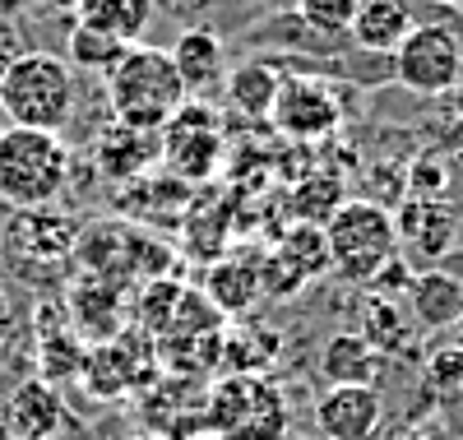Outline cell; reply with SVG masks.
<instances>
[{"instance_id":"cell-32","label":"cell","mask_w":463,"mask_h":440,"mask_svg":"<svg viewBox=\"0 0 463 440\" xmlns=\"http://www.w3.org/2000/svg\"><path fill=\"white\" fill-rule=\"evenodd\" d=\"M421 371H427V385L440 389V394L463 389V339L458 343H436L427 352V362H421Z\"/></svg>"},{"instance_id":"cell-34","label":"cell","mask_w":463,"mask_h":440,"mask_svg":"<svg viewBox=\"0 0 463 440\" xmlns=\"http://www.w3.org/2000/svg\"><path fill=\"white\" fill-rule=\"evenodd\" d=\"M218 5V0H163V10L172 14V19H181V24H190V28H195L209 10Z\"/></svg>"},{"instance_id":"cell-19","label":"cell","mask_w":463,"mask_h":440,"mask_svg":"<svg viewBox=\"0 0 463 440\" xmlns=\"http://www.w3.org/2000/svg\"><path fill=\"white\" fill-rule=\"evenodd\" d=\"M279 89H283V74L269 61H241L222 79V93H227L232 111H241L246 121H269V111L279 102Z\"/></svg>"},{"instance_id":"cell-33","label":"cell","mask_w":463,"mask_h":440,"mask_svg":"<svg viewBox=\"0 0 463 440\" xmlns=\"http://www.w3.org/2000/svg\"><path fill=\"white\" fill-rule=\"evenodd\" d=\"M24 56V37H19V24L10 14H0V79H5V70Z\"/></svg>"},{"instance_id":"cell-41","label":"cell","mask_w":463,"mask_h":440,"mask_svg":"<svg viewBox=\"0 0 463 440\" xmlns=\"http://www.w3.org/2000/svg\"><path fill=\"white\" fill-rule=\"evenodd\" d=\"M190 440H222V435H209V431H200V435H190Z\"/></svg>"},{"instance_id":"cell-8","label":"cell","mask_w":463,"mask_h":440,"mask_svg":"<svg viewBox=\"0 0 463 440\" xmlns=\"http://www.w3.org/2000/svg\"><path fill=\"white\" fill-rule=\"evenodd\" d=\"M158 357L148 334H139L135 325H126L116 339L84 348V362H80V380L93 398H121L130 389H139L148 380V362Z\"/></svg>"},{"instance_id":"cell-44","label":"cell","mask_w":463,"mask_h":440,"mask_svg":"<svg viewBox=\"0 0 463 440\" xmlns=\"http://www.w3.org/2000/svg\"><path fill=\"white\" fill-rule=\"evenodd\" d=\"M0 440H14V435H5V431H0Z\"/></svg>"},{"instance_id":"cell-42","label":"cell","mask_w":463,"mask_h":440,"mask_svg":"<svg viewBox=\"0 0 463 440\" xmlns=\"http://www.w3.org/2000/svg\"><path fill=\"white\" fill-rule=\"evenodd\" d=\"M454 330H458V339H463V315H458V325H454Z\"/></svg>"},{"instance_id":"cell-38","label":"cell","mask_w":463,"mask_h":440,"mask_svg":"<svg viewBox=\"0 0 463 440\" xmlns=\"http://www.w3.org/2000/svg\"><path fill=\"white\" fill-rule=\"evenodd\" d=\"M43 5H52V10H61V14H74V10H80V0H43Z\"/></svg>"},{"instance_id":"cell-14","label":"cell","mask_w":463,"mask_h":440,"mask_svg":"<svg viewBox=\"0 0 463 440\" xmlns=\"http://www.w3.org/2000/svg\"><path fill=\"white\" fill-rule=\"evenodd\" d=\"M260 255H264V251L250 255V246L222 251L218 260H209L200 292H204L222 315H246V311L260 301V292H264V288H260Z\"/></svg>"},{"instance_id":"cell-25","label":"cell","mask_w":463,"mask_h":440,"mask_svg":"<svg viewBox=\"0 0 463 440\" xmlns=\"http://www.w3.org/2000/svg\"><path fill=\"white\" fill-rule=\"evenodd\" d=\"M347 199V190H343V177L338 172H306L297 186H292V195H288V205H292V214H297V223H329V214Z\"/></svg>"},{"instance_id":"cell-7","label":"cell","mask_w":463,"mask_h":440,"mask_svg":"<svg viewBox=\"0 0 463 440\" xmlns=\"http://www.w3.org/2000/svg\"><path fill=\"white\" fill-rule=\"evenodd\" d=\"M463 74V47L440 24H412L408 37L394 47V79L421 98H440Z\"/></svg>"},{"instance_id":"cell-39","label":"cell","mask_w":463,"mask_h":440,"mask_svg":"<svg viewBox=\"0 0 463 440\" xmlns=\"http://www.w3.org/2000/svg\"><path fill=\"white\" fill-rule=\"evenodd\" d=\"M394 440H431V435H427V431H399Z\"/></svg>"},{"instance_id":"cell-1","label":"cell","mask_w":463,"mask_h":440,"mask_svg":"<svg viewBox=\"0 0 463 440\" xmlns=\"http://www.w3.org/2000/svg\"><path fill=\"white\" fill-rule=\"evenodd\" d=\"M74 153L52 130L5 126L0 130V205L10 209H52L70 190Z\"/></svg>"},{"instance_id":"cell-3","label":"cell","mask_w":463,"mask_h":440,"mask_svg":"<svg viewBox=\"0 0 463 440\" xmlns=\"http://www.w3.org/2000/svg\"><path fill=\"white\" fill-rule=\"evenodd\" d=\"M74 107H80V84L70 61L56 52H24L0 79V111L10 126L61 135L74 121Z\"/></svg>"},{"instance_id":"cell-9","label":"cell","mask_w":463,"mask_h":440,"mask_svg":"<svg viewBox=\"0 0 463 440\" xmlns=\"http://www.w3.org/2000/svg\"><path fill=\"white\" fill-rule=\"evenodd\" d=\"M269 121L279 126V135H288L297 144H316V139L338 130L343 102H338V93L325 84L320 74H297V79H283Z\"/></svg>"},{"instance_id":"cell-13","label":"cell","mask_w":463,"mask_h":440,"mask_svg":"<svg viewBox=\"0 0 463 440\" xmlns=\"http://www.w3.org/2000/svg\"><path fill=\"white\" fill-rule=\"evenodd\" d=\"M384 422L375 385H329L316 398V426L325 440H371Z\"/></svg>"},{"instance_id":"cell-5","label":"cell","mask_w":463,"mask_h":440,"mask_svg":"<svg viewBox=\"0 0 463 440\" xmlns=\"http://www.w3.org/2000/svg\"><path fill=\"white\" fill-rule=\"evenodd\" d=\"M329 242V273L343 283H371V278L399 255L394 214L371 205V199H343L325 223Z\"/></svg>"},{"instance_id":"cell-28","label":"cell","mask_w":463,"mask_h":440,"mask_svg":"<svg viewBox=\"0 0 463 440\" xmlns=\"http://www.w3.org/2000/svg\"><path fill=\"white\" fill-rule=\"evenodd\" d=\"M121 56H126V43L107 37L102 28H89V24H80V19H70V33H65V61H70V70L80 65V70L107 74Z\"/></svg>"},{"instance_id":"cell-4","label":"cell","mask_w":463,"mask_h":440,"mask_svg":"<svg viewBox=\"0 0 463 440\" xmlns=\"http://www.w3.org/2000/svg\"><path fill=\"white\" fill-rule=\"evenodd\" d=\"M204 431L222 440H288L292 413L274 380L222 376L204 398Z\"/></svg>"},{"instance_id":"cell-40","label":"cell","mask_w":463,"mask_h":440,"mask_svg":"<svg viewBox=\"0 0 463 440\" xmlns=\"http://www.w3.org/2000/svg\"><path fill=\"white\" fill-rule=\"evenodd\" d=\"M14 5H19V0H0V14H10Z\"/></svg>"},{"instance_id":"cell-26","label":"cell","mask_w":463,"mask_h":440,"mask_svg":"<svg viewBox=\"0 0 463 440\" xmlns=\"http://www.w3.org/2000/svg\"><path fill=\"white\" fill-rule=\"evenodd\" d=\"M181 278H148V283H139L130 311H135V330L148 334V339H158L167 325H172V315H176V301H181Z\"/></svg>"},{"instance_id":"cell-24","label":"cell","mask_w":463,"mask_h":440,"mask_svg":"<svg viewBox=\"0 0 463 440\" xmlns=\"http://www.w3.org/2000/svg\"><path fill=\"white\" fill-rule=\"evenodd\" d=\"M362 339L380 352V357H394L412 343V325H408V315L394 297H384V292H371L366 306H362Z\"/></svg>"},{"instance_id":"cell-17","label":"cell","mask_w":463,"mask_h":440,"mask_svg":"<svg viewBox=\"0 0 463 440\" xmlns=\"http://www.w3.org/2000/svg\"><path fill=\"white\" fill-rule=\"evenodd\" d=\"M93 158H98V172H102L107 181L130 186V181H135V177H144L148 167H158V135L111 121V126L98 135Z\"/></svg>"},{"instance_id":"cell-29","label":"cell","mask_w":463,"mask_h":440,"mask_svg":"<svg viewBox=\"0 0 463 440\" xmlns=\"http://www.w3.org/2000/svg\"><path fill=\"white\" fill-rule=\"evenodd\" d=\"M222 362L232 367L227 376H260L264 367L279 362V334L264 325L255 334H232L222 339Z\"/></svg>"},{"instance_id":"cell-12","label":"cell","mask_w":463,"mask_h":440,"mask_svg":"<svg viewBox=\"0 0 463 440\" xmlns=\"http://www.w3.org/2000/svg\"><path fill=\"white\" fill-rule=\"evenodd\" d=\"M454 232L458 209H449L445 199H403L394 209V236L403 260H445L454 251Z\"/></svg>"},{"instance_id":"cell-37","label":"cell","mask_w":463,"mask_h":440,"mask_svg":"<svg viewBox=\"0 0 463 440\" xmlns=\"http://www.w3.org/2000/svg\"><path fill=\"white\" fill-rule=\"evenodd\" d=\"M445 148H449L454 158H463V121H458V126H449V139H445Z\"/></svg>"},{"instance_id":"cell-10","label":"cell","mask_w":463,"mask_h":440,"mask_svg":"<svg viewBox=\"0 0 463 440\" xmlns=\"http://www.w3.org/2000/svg\"><path fill=\"white\" fill-rule=\"evenodd\" d=\"M126 315H130V288L111 283V278L98 273H80L74 288L65 292V320L80 343H107L126 330Z\"/></svg>"},{"instance_id":"cell-6","label":"cell","mask_w":463,"mask_h":440,"mask_svg":"<svg viewBox=\"0 0 463 440\" xmlns=\"http://www.w3.org/2000/svg\"><path fill=\"white\" fill-rule=\"evenodd\" d=\"M158 163L176 181H209L222 163V121L200 98H185L158 130Z\"/></svg>"},{"instance_id":"cell-20","label":"cell","mask_w":463,"mask_h":440,"mask_svg":"<svg viewBox=\"0 0 463 440\" xmlns=\"http://www.w3.org/2000/svg\"><path fill=\"white\" fill-rule=\"evenodd\" d=\"M153 10H158V0H80V10H74L70 19H80L89 28H102L107 37H116V43H144V33L153 24Z\"/></svg>"},{"instance_id":"cell-36","label":"cell","mask_w":463,"mask_h":440,"mask_svg":"<svg viewBox=\"0 0 463 440\" xmlns=\"http://www.w3.org/2000/svg\"><path fill=\"white\" fill-rule=\"evenodd\" d=\"M14 334V311H10V297L5 288H0V348H5V339Z\"/></svg>"},{"instance_id":"cell-31","label":"cell","mask_w":463,"mask_h":440,"mask_svg":"<svg viewBox=\"0 0 463 440\" xmlns=\"http://www.w3.org/2000/svg\"><path fill=\"white\" fill-rule=\"evenodd\" d=\"M357 14V0H297V19L316 33H347Z\"/></svg>"},{"instance_id":"cell-35","label":"cell","mask_w":463,"mask_h":440,"mask_svg":"<svg viewBox=\"0 0 463 440\" xmlns=\"http://www.w3.org/2000/svg\"><path fill=\"white\" fill-rule=\"evenodd\" d=\"M445 422H449V431H458V435H463V389L445 394Z\"/></svg>"},{"instance_id":"cell-22","label":"cell","mask_w":463,"mask_h":440,"mask_svg":"<svg viewBox=\"0 0 463 440\" xmlns=\"http://www.w3.org/2000/svg\"><path fill=\"white\" fill-rule=\"evenodd\" d=\"M380 367H384V357L353 330L334 334L325 343V352H320V376L329 385H375Z\"/></svg>"},{"instance_id":"cell-16","label":"cell","mask_w":463,"mask_h":440,"mask_svg":"<svg viewBox=\"0 0 463 440\" xmlns=\"http://www.w3.org/2000/svg\"><path fill=\"white\" fill-rule=\"evenodd\" d=\"M65 426V404L56 385L47 380H24L5 398V435L14 440H56Z\"/></svg>"},{"instance_id":"cell-21","label":"cell","mask_w":463,"mask_h":440,"mask_svg":"<svg viewBox=\"0 0 463 440\" xmlns=\"http://www.w3.org/2000/svg\"><path fill=\"white\" fill-rule=\"evenodd\" d=\"M412 28V10L408 0H357L353 14V43L366 52H394Z\"/></svg>"},{"instance_id":"cell-18","label":"cell","mask_w":463,"mask_h":440,"mask_svg":"<svg viewBox=\"0 0 463 440\" xmlns=\"http://www.w3.org/2000/svg\"><path fill=\"white\" fill-rule=\"evenodd\" d=\"M408 311L417 320V330H427V334L454 330L458 315H463V278L449 273V269H421V273H412Z\"/></svg>"},{"instance_id":"cell-23","label":"cell","mask_w":463,"mask_h":440,"mask_svg":"<svg viewBox=\"0 0 463 440\" xmlns=\"http://www.w3.org/2000/svg\"><path fill=\"white\" fill-rule=\"evenodd\" d=\"M43 325H37V362H43V376L37 380H65V376H80V362H84V343L74 339L70 320L52 315V306L37 311Z\"/></svg>"},{"instance_id":"cell-27","label":"cell","mask_w":463,"mask_h":440,"mask_svg":"<svg viewBox=\"0 0 463 440\" xmlns=\"http://www.w3.org/2000/svg\"><path fill=\"white\" fill-rule=\"evenodd\" d=\"M279 255L306 278V283H316V278L329 273V242H325V227L320 223H292L279 242Z\"/></svg>"},{"instance_id":"cell-30","label":"cell","mask_w":463,"mask_h":440,"mask_svg":"<svg viewBox=\"0 0 463 440\" xmlns=\"http://www.w3.org/2000/svg\"><path fill=\"white\" fill-rule=\"evenodd\" d=\"M403 190L408 199H445L449 190V163L440 153H421L403 167Z\"/></svg>"},{"instance_id":"cell-43","label":"cell","mask_w":463,"mask_h":440,"mask_svg":"<svg viewBox=\"0 0 463 440\" xmlns=\"http://www.w3.org/2000/svg\"><path fill=\"white\" fill-rule=\"evenodd\" d=\"M130 440H153V435H130Z\"/></svg>"},{"instance_id":"cell-15","label":"cell","mask_w":463,"mask_h":440,"mask_svg":"<svg viewBox=\"0 0 463 440\" xmlns=\"http://www.w3.org/2000/svg\"><path fill=\"white\" fill-rule=\"evenodd\" d=\"M167 56H172V65H176V74H181V84H185V93L190 98H204V93H213L222 79H227V56H222V37L213 33V28H204V24H195V28H185L176 43L167 47Z\"/></svg>"},{"instance_id":"cell-11","label":"cell","mask_w":463,"mask_h":440,"mask_svg":"<svg viewBox=\"0 0 463 440\" xmlns=\"http://www.w3.org/2000/svg\"><path fill=\"white\" fill-rule=\"evenodd\" d=\"M74 232L65 214L52 209H14V223L0 232V251L14 264H65L74 255Z\"/></svg>"},{"instance_id":"cell-2","label":"cell","mask_w":463,"mask_h":440,"mask_svg":"<svg viewBox=\"0 0 463 440\" xmlns=\"http://www.w3.org/2000/svg\"><path fill=\"white\" fill-rule=\"evenodd\" d=\"M185 84L167 56V47H126V56L107 70V102H111V116L121 126H135V130H148L158 135L176 107L185 102Z\"/></svg>"}]
</instances>
